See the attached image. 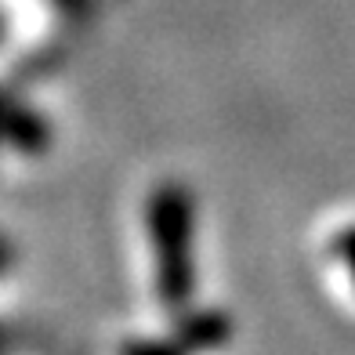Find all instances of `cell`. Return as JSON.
Instances as JSON below:
<instances>
[{"instance_id":"1","label":"cell","mask_w":355,"mask_h":355,"mask_svg":"<svg viewBox=\"0 0 355 355\" xmlns=\"http://www.w3.org/2000/svg\"><path fill=\"white\" fill-rule=\"evenodd\" d=\"M145 229L156 257V294L167 312H185L196 290V203L178 182H164L149 192Z\"/></svg>"},{"instance_id":"2","label":"cell","mask_w":355,"mask_h":355,"mask_svg":"<svg viewBox=\"0 0 355 355\" xmlns=\"http://www.w3.org/2000/svg\"><path fill=\"white\" fill-rule=\"evenodd\" d=\"M229 319L221 312H196V315H185L182 319V330L171 341V348H211V345H221L229 337Z\"/></svg>"},{"instance_id":"4","label":"cell","mask_w":355,"mask_h":355,"mask_svg":"<svg viewBox=\"0 0 355 355\" xmlns=\"http://www.w3.org/2000/svg\"><path fill=\"white\" fill-rule=\"evenodd\" d=\"M8 257H11V250H8L4 243H0V268H4V265H8Z\"/></svg>"},{"instance_id":"3","label":"cell","mask_w":355,"mask_h":355,"mask_svg":"<svg viewBox=\"0 0 355 355\" xmlns=\"http://www.w3.org/2000/svg\"><path fill=\"white\" fill-rule=\"evenodd\" d=\"M334 257L345 265L348 279L355 283V225H348V229H341L334 236Z\"/></svg>"}]
</instances>
